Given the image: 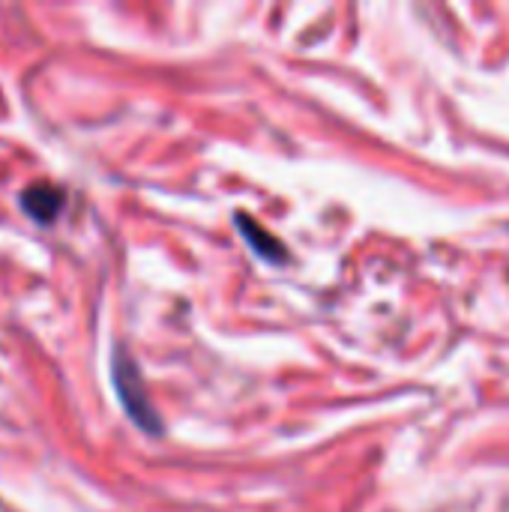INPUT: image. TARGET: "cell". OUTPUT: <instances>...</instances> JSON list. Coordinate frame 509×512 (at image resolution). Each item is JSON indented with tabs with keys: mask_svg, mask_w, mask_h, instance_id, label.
Returning <instances> with one entry per match:
<instances>
[{
	"mask_svg": "<svg viewBox=\"0 0 509 512\" xmlns=\"http://www.w3.org/2000/svg\"><path fill=\"white\" fill-rule=\"evenodd\" d=\"M111 378H114L117 396H120L123 411L129 414V420H132L141 432H147V435H162V417L156 414V408H153V402H150V396H147L141 369L135 366V360L129 357V351H126L123 345L114 348Z\"/></svg>",
	"mask_w": 509,
	"mask_h": 512,
	"instance_id": "1",
	"label": "cell"
},
{
	"mask_svg": "<svg viewBox=\"0 0 509 512\" xmlns=\"http://www.w3.org/2000/svg\"><path fill=\"white\" fill-rule=\"evenodd\" d=\"M66 207V192L63 186L57 183H48V180H39V183H30L24 192H21V210L36 222V225H51Z\"/></svg>",
	"mask_w": 509,
	"mask_h": 512,
	"instance_id": "2",
	"label": "cell"
},
{
	"mask_svg": "<svg viewBox=\"0 0 509 512\" xmlns=\"http://www.w3.org/2000/svg\"><path fill=\"white\" fill-rule=\"evenodd\" d=\"M234 225H237V231L243 234V240L249 243V249H252L255 255H261L264 261H273V264L288 261V249L279 243V237L270 234V231H267L261 222H255L249 213L237 210V213H234Z\"/></svg>",
	"mask_w": 509,
	"mask_h": 512,
	"instance_id": "3",
	"label": "cell"
}]
</instances>
